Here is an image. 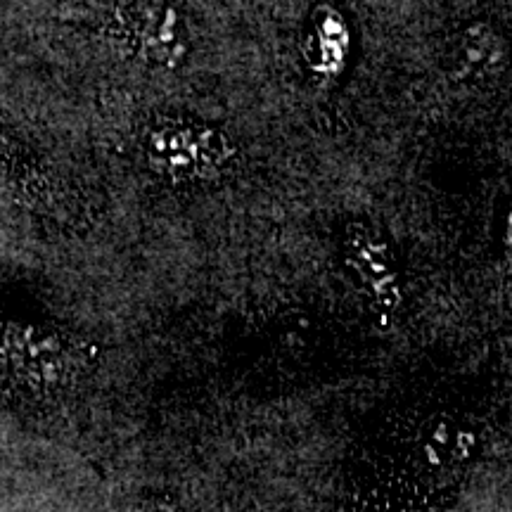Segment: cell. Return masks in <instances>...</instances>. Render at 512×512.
Masks as SVG:
<instances>
[{"instance_id":"6da1fadb","label":"cell","mask_w":512,"mask_h":512,"mask_svg":"<svg viewBox=\"0 0 512 512\" xmlns=\"http://www.w3.org/2000/svg\"><path fill=\"white\" fill-rule=\"evenodd\" d=\"M143 155L159 178L190 185L219 181L238 157V150L216 126L190 119H164L145 133Z\"/></svg>"},{"instance_id":"7a4b0ae2","label":"cell","mask_w":512,"mask_h":512,"mask_svg":"<svg viewBox=\"0 0 512 512\" xmlns=\"http://www.w3.org/2000/svg\"><path fill=\"white\" fill-rule=\"evenodd\" d=\"M117 19L126 48L147 67L178 69L188 60V29L166 0H124Z\"/></svg>"},{"instance_id":"3957f363","label":"cell","mask_w":512,"mask_h":512,"mask_svg":"<svg viewBox=\"0 0 512 512\" xmlns=\"http://www.w3.org/2000/svg\"><path fill=\"white\" fill-rule=\"evenodd\" d=\"M344 261L356 285L382 311H394L401 302V273L394 247L380 230L366 223H349L344 233Z\"/></svg>"},{"instance_id":"277c9868","label":"cell","mask_w":512,"mask_h":512,"mask_svg":"<svg viewBox=\"0 0 512 512\" xmlns=\"http://www.w3.org/2000/svg\"><path fill=\"white\" fill-rule=\"evenodd\" d=\"M477 432L465 420L434 413L415 430L413 456L432 472H453L477 456Z\"/></svg>"},{"instance_id":"5b68a950","label":"cell","mask_w":512,"mask_h":512,"mask_svg":"<svg viewBox=\"0 0 512 512\" xmlns=\"http://www.w3.org/2000/svg\"><path fill=\"white\" fill-rule=\"evenodd\" d=\"M505 64V46L501 36L486 24L463 31L458 46L453 48V72L460 79H486L498 74Z\"/></svg>"},{"instance_id":"8992f818","label":"cell","mask_w":512,"mask_h":512,"mask_svg":"<svg viewBox=\"0 0 512 512\" xmlns=\"http://www.w3.org/2000/svg\"><path fill=\"white\" fill-rule=\"evenodd\" d=\"M313 31H316V36H311V41L316 38V48H311L313 67L318 72H332V69L342 67L349 48L347 27H344L342 19L332 12V15L318 19Z\"/></svg>"},{"instance_id":"52a82bcc","label":"cell","mask_w":512,"mask_h":512,"mask_svg":"<svg viewBox=\"0 0 512 512\" xmlns=\"http://www.w3.org/2000/svg\"><path fill=\"white\" fill-rule=\"evenodd\" d=\"M133 512H183V510H178L176 505H171L166 501H145V503H140Z\"/></svg>"}]
</instances>
